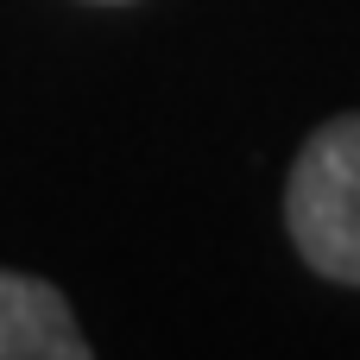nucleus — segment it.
Segmentation results:
<instances>
[{
    "instance_id": "obj_1",
    "label": "nucleus",
    "mask_w": 360,
    "mask_h": 360,
    "mask_svg": "<svg viewBox=\"0 0 360 360\" xmlns=\"http://www.w3.org/2000/svg\"><path fill=\"white\" fill-rule=\"evenodd\" d=\"M285 221L323 278L360 285V114L310 133L285 184Z\"/></svg>"
},
{
    "instance_id": "obj_2",
    "label": "nucleus",
    "mask_w": 360,
    "mask_h": 360,
    "mask_svg": "<svg viewBox=\"0 0 360 360\" xmlns=\"http://www.w3.org/2000/svg\"><path fill=\"white\" fill-rule=\"evenodd\" d=\"M89 342L70 304L25 272H0V360H82Z\"/></svg>"
}]
</instances>
